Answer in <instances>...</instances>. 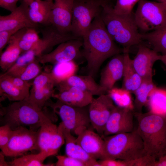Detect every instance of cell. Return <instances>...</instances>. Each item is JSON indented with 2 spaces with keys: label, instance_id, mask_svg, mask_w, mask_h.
<instances>
[{
  "label": "cell",
  "instance_id": "obj_44",
  "mask_svg": "<svg viewBox=\"0 0 166 166\" xmlns=\"http://www.w3.org/2000/svg\"><path fill=\"white\" fill-rule=\"evenodd\" d=\"M20 0H0V7L11 12L18 7L17 2Z\"/></svg>",
  "mask_w": 166,
  "mask_h": 166
},
{
  "label": "cell",
  "instance_id": "obj_27",
  "mask_svg": "<svg viewBox=\"0 0 166 166\" xmlns=\"http://www.w3.org/2000/svg\"><path fill=\"white\" fill-rule=\"evenodd\" d=\"M142 41H146L152 49L161 55H166V26L148 33H140Z\"/></svg>",
  "mask_w": 166,
  "mask_h": 166
},
{
  "label": "cell",
  "instance_id": "obj_39",
  "mask_svg": "<svg viewBox=\"0 0 166 166\" xmlns=\"http://www.w3.org/2000/svg\"><path fill=\"white\" fill-rule=\"evenodd\" d=\"M56 157V166H86L83 162L67 156L57 155Z\"/></svg>",
  "mask_w": 166,
  "mask_h": 166
},
{
  "label": "cell",
  "instance_id": "obj_47",
  "mask_svg": "<svg viewBox=\"0 0 166 166\" xmlns=\"http://www.w3.org/2000/svg\"><path fill=\"white\" fill-rule=\"evenodd\" d=\"M160 61L163 62L166 67V55H161Z\"/></svg>",
  "mask_w": 166,
  "mask_h": 166
},
{
  "label": "cell",
  "instance_id": "obj_34",
  "mask_svg": "<svg viewBox=\"0 0 166 166\" xmlns=\"http://www.w3.org/2000/svg\"><path fill=\"white\" fill-rule=\"evenodd\" d=\"M19 38L18 45L23 53L34 49L40 42V38L34 28H28L23 29Z\"/></svg>",
  "mask_w": 166,
  "mask_h": 166
},
{
  "label": "cell",
  "instance_id": "obj_46",
  "mask_svg": "<svg viewBox=\"0 0 166 166\" xmlns=\"http://www.w3.org/2000/svg\"><path fill=\"white\" fill-rule=\"evenodd\" d=\"M0 166H9L8 162H6L5 161L4 159V156L5 155L2 152L0 153Z\"/></svg>",
  "mask_w": 166,
  "mask_h": 166
},
{
  "label": "cell",
  "instance_id": "obj_25",
  "mask_svg": "<svg viewBox=\"0 0 166 166\" xmlns=\"http://www.w3.org/2000/svg\"><path fill=\"white\" fill-rule=\"evenodd\" d=\"M21 31V30H19L12 36L8 43V45L0 54V66L4 73L14 64L22 53L18 45Z\"/></svg>",
  "mask_w": 166,
  "mask_h": 166
},
{
  "label": "cell",
  "instance_id": "obj_29",
  "mask_svg": "<svg viewBox=\"0 0 166 166\" xmlns=\"http://www.w3.org/2000/svg\"><path fill=\"white\" fill-rule=\"evenodd\" d=\"M156 87L152 79H142L141 84L133 93L135 96L134 107L139 112L147 105L150 93Z\"/></svg>",
  "mask_w": 166,
  "mask_h": 166
},
{
  "label": "cell",
  "instance_id": "obj_2",
  "mask_svg": "<svg viewBox=\"0 0 166 166\" xmlns=\"http://www.w3.org/2000/svg\"><path fill=\"white\" fill-rule=\"evenodd\" d=\"M101 6V17L113 39L123 47V53L129 52L131 46L141 43L140 33L133 11L117 14L113 12V7L105 4Z\"/></svg>",
  "mask_w": 166,
  "mask_h": 166
},
{
  "label": "cell",
  "instance_id": "obj_36",
  "mask_svg": "<svg viewBox=\"0 0 166 166\" xmlns=\"http://www.w3.org/2000/svg\"><path fill=\"white\" fill-rule=\"evenodd\" d=\"M39 63L36 59L14 76L28 81L34 79L41 72Z\"/></svg>",
  "mask_w": 166,
  "mask_h": 166
},
{
  "label": "cell",
  "instance_id": "obj_16",
  "mask_svg": "<svg viewBox=\"0 0 166 166\" xmlns=\"http://www.w3.org/2000/svg\"><path fill=\"white\" fill-rule=\"evenodd\" d=\"M75 1L55 0L54 2L50 14V24L62 34H71L73 11Z\"/></svg>",
  "mask_w": 166,
  "mask_h": 166
},
{
  "label": "cell",
  "instance_id": "obj_8",
  "mask_svg": "<svg viewBox=\"0 0 166 166\" xmlns=\"http://www.w3.org/2000/svg\"><path fill=\"white\" fill-rule=\"evenodd\" d=\"M38 133V130H34L23 127L13 130L8 142L1 149L2 152L5 156L17 157L27 154L29 152L39 151Z\"/></svg>",
  "mask_w": 166,
  "mask_h": 166
},
{
  "label": "cell",
  "instance_id": "obj_7",
  "mask_svg": "<svg viewBox=\"0 0 166 166\" xmlns=\"http://www.w3.org/2000/svg\"><path fill=\"white\" fill-rule=\"evenodd\" d=\"M49 101L45 106H49L57 114L65 127L72 134L79 128H89L91 125L89 113L88 105L83 107L71 106L57 100L53 102Z\"/></svg>",
  "mask_w": 166,
  "mask_h": 166
},
{
  "label": "cell",
  "instance_id": "obj_26",
  "mask_svg": "<svg viewBox=\"0 0 166 166\" xmlns=\"http://www.w3.org/2000/svg\"><path fill=\"white\" fill-rule=\"evenodd\" d=\"M123 53L124 56V67L121 88L133 93L141 84L142 79L134 68L129 52Z\"/></svg>",
  "mask_w": 166,
  "mask_h": 166
},
{
  "label": "cell",
  "instance_id": "obj_21",
  "mask_svg": "<svg viewBox=\"0 0 166 166\" xmlns=\"http://www.w3.org/2000/svg\"><path fill=\"white\" fill-rule=\"evenodd\" d=\"M59 125L61 128L65 139L66 156L83 162L86 166H100L97 160L89 155L76 143V137L65 127L61 122Z\"/></svg>",
  "mask_w": 166,
  "mask_h": 166
},
{
  "label": "cell",
  "instance_id": "obj_45",
  "mask_svg": "<svg viewBox=\"0 0 166 166\" xmlns=\"http://www.w3.org/2000/svg\"><path fill=\"white\" fill-rule=\"evenodd\" d=\"M154 166H166V154L156 160Z\"/></svg>",
  "mask_w": 166,
  "mask_h": 166
},
{
  "label": "cell",
  "instance_id": "obj_19",
  "mask_svg": "<svg viewBox=\"0 0 166 166\" xmlns=\"http://www.w3.org/2000/svg\"><path fill=\"white\" fill-rule=\"evenodd\" d=\"M41 26V25H40ZM39 26L42 37L41 40L33 49L36 57L45 53V51L50 50L56 45L74 39L78 38L71 34H65L60 32L51 24ZM80 39V38H79Z\"/></svg>",
  "mask_w": 166,
  "mask_h": 166
},
{
  "label": "cell",
  "instance_id": "obj_41",
  "mask_svg": "<svg viewBox=\"0 0 166 166\" xmlns=\"http://www.w3.org/2000/svg\"><path fill=\"white\" fill-rule=\"evenodd\" d=\"M13 130L7 124L2 125L0 127V148L4 147L8 142Z\"/></svg>",
  "mask_w": 166,
  "mask_h": 166
},
{
  "label": "cell",
  "instance_id": "obj_32",
  "mask_svg": "<svg viewBox=\"0 0 166 166\" xmlns=\"http://www.w3.org/2000/svg\"><path fill=\"white\" fill-rule=\"evenodd\" d=\"M106 93L116 106L132 110L134 109L132 93L129 91L122 88L114 87L108 91Z\"/></svg>",
  "mask_w": 166,
  "mask_h": 166
},
{
  "label": "cell",
  "instance_id": "obj_4",
  "mask_svg": "<svg viewBox=\"0 0 166 166\" xmlns=\"http://www.w3.org/2000/svg\"><path fill=\"white\" fill-rule=\"evenodd\" d=\"M100 160H133L147 155L143 141L136 129L129 132L105 136Z\"/></svg>",
  "mask_w": 166,
  "mask_h": 166
},
{
  "label": "cell",
  "instance_id": "obj_43",
  "mask_svg": "<svg viewBox=\"0 0 166 166\" xmlns=\"http://www.w3.org/2000/svg\"><path fill=\"white\" fill-rule=\"evenodd\" d=\"M98 162L100 166H127L126 161L119 160H100Z\"/></svg>",
  "mask_w": 166,
  "mask_h": 166
},
{
  "label": "cell",
  "instance_id": "obj_17",
  "mask_svg": "<svg viewBox=\"0 0 166 166\" xmlns=\"http://www.w3.org/2000/svg\"><path fill=\"white\" fill-rule=\"evenodd\" d=\"M161 57V54L140 43L135 57L132 59V63L142 79H152L154 64L160 61Z\"/></svg>",
  "mask_w": 166,
  "mask_h": 166
},
{
  "label": "cell",
  "instance_id": "obj_3",
  "mask_svg": "<svg viewBox=\"0 0 166 166\" xmlns=\"http://www.w3.org/2000/svg\"><path fill=\"white\" fill-rule=\"evenodd\" d=\"M135 115L138 121L136 129L146 153L157 160L166 154V116L149 111Z\"/></svg>",
  "mask_w": 166,
  "mask_h": 166
},
{
  "label": "cell",
  "instance_id": "obj_31",
  "mask_svg": "<svg viewBox=\"0 0 166 166\" xmlns=\"http://www.w3.org/2000/svg\"><path fill=\"white\" fill-rule=\"evenodd\" d=\"M0 94L3 99L6 98L14 101H22L28 97L2 74L0 76Z\"/></svg>",
  "mask_w": 166,
  "mask_h": 166
},
{
  "label": "cell",
  "instance_id": "obj_11",
  "mask_svg": "<svg viewBox=\"0 0 166 166\" xmlns=\"http://www.w3.org/2000/svg\"><path fill=\"white\" fill-rule=\"evenodd\" d=\"M32 86L26 99L37 108L42 110L55 93L57 84L51 72H43L34 79Z\"/></svg>",
  "mask_w": 166,
  "mask_h": 166
},
{
  "label": "cell",
  "instance_id": "obj_33",
  "mask_svg": "<svg viewBox=\"0 0 166 166\" xmlns=\"http://www.w3.org/2000/svg\"><path fill=\"white\" fill-rule=\"evenodd\" d=\"M77 69V65L73 61L54 64L51 72L57 85L75 74Z\"/></svg>",
  "mask_w": 166,
  "mask_h": 166
},
{
  "label": "cell",
  "instance_id": "obj_50",
  "mask_svg": "<svg viewBox=\"0 0 166 166\" xmlns=\"http://www.w3.org/2000/svg\"><path fill=\"white\" fill-rule=\"evenodd\" d=\"M47 1H48L52 3H53L54 2H53V0H45Z\"/></svg>",
  "mask_w": 166,
  "mask_h": 166
},
{
  "label": "cell",
  "instance_id": "obj_9",
  "mask_svg": "<svg viewBox=\"0 0 166 166\" xmlns=\"http://www.w3.org/2000/svg\"><path fill=\"white\" fill-rule=\"evenodd\" d=\"M51 117L47 112L43 116L38 138L40 152H46L49 156L57 155L65 143L61 129L53 123Z\"/></svg>",
  "mask_w": 166,
  "mask_h": 166
},
{
  "label": "cell",
  "instance_id": "obj_49",
  "mask_svg": "<svg viewBox=\"0 0 166 166\" xmlns=\"http://www.w3.org/2000/svg\"><path fill=\"white\" fill-rule=\"evenodd\" d=\"M29 6L34 0H23Z\"/></svg>",
  "mask_w": 166,
  "mask_h": 166
},
{
  "label": "cell",
  "instance_id": "obj_30",
  "mask_svg": "<svg viewBox=\"0 0 166 166\" xmlns=\"http://www.w3.org/2000/svg\"><path fill=\"white\" fill-rule=\"evenodd\" d=\"M48 153L39 152L38 153L26 154L15 158L13 160L8 162L11 166H54V164H45V159L49 156Z\"/></svg>",
  "mask_w": 166,
  "mask_h": 166
},
{
  "label": "cell",
  "instance_id": "obj_13",
  "mask_svg": "<svg viewBox=\"0 0 166 166\" xmlns=\"http://www.w3.org/2000/svg\"><path fill=\"white\" fill-rule=\"evenodd\" d=\"M115 106L107 93L93 98L88 105L91 125L101 136L103 135L105 124Z\"/></svg>",
  "mask_w": 166,
  "mask_h": 166
},
{
  "label": "cell",
  "instance_id": "obj_40",
  "mask_svg": "<svg viewBox=\"0 0 166 166\" xmlns=\"http://www.w3.org/2000/svg\"><path fill=\"white\" fill-rule=\"evenodd\" d=\"M156 160L152 156L147 155L134 160L126 161L128 166H154Z\"/></svg>",
  "mask_w": 166,
  "mask_h": 166
},
{
  "label": "cell",
  "instance_id": "obj_28",
  "mask_svg": "<svg viewBox=\"0 0 166 166\" xmlns=\"http://www.w3.org/2000/svg\"><path fill=\"white\" fill-rule=\"evenodd\" d=\"M147 105L149 112L166 116V90L156 87L150 93Z\"/></svg>",
  "mask_w": 166,
  "mask_h": 166
},
{
  "label": "cell",
  "instance_id": "obj_38",
  "mask_svg": "<svg viewBox=\"0 0 166 166\" xmlns=\"http://www.w3.org/2000/svg\"><path fill=\"white\" fill-rule=\"evenodd\" d=\"M2 74L28 97L30 93V89L32 85V83H30L28 81H24L17 77L4 73Z\"/></svg>",
  "mask_w": 166,
  "mask_h": 166
},
{
  "label": "cell",
  "instance_id": "obj_14",
  "mask_svg": "<svg viewBox=\"0 0 166 166\" xmlns=\"http://www.w3.org/2000/svg\"><path fill=\"white\" fill-rule=\"evenodd\" d=\"M134 116L133 110L116 105L105 124L103 136L133 131Z\"/></svg>",
  "mask_w": 166,
  "mask_h": 166
},
{
  "label": "cell",
  "instance_id": "obj_12",
  "mask_svg": "<svg viewBox=\"0 0 166 166\" xmlns=\"http://www.w3.org/2000/svg\"><path fill=\"white\" fill-rule=\"evenodd\" d=\"M83 45L82 39H74L59 44L54 49L42 54L36 59L40 63L56 64L74 60L82 56L81 49Z\"/></svg>",
  "mask_w": 166,
  "mask_h": 166
},
{
  "label": "cell",
  "instance_id": "obj_37",
  "mask_svg": "<svg viewBox=\"0 0 166 166\" xmlns=\"http://www.w3.org/2000/svg\"><path fill=\"white\" fill-rule=\"evenodd\" d=\"M140 0H117L113 8V12L119 14H126L131 12L133 8Z\"/></svg>",
  "mask_w": 166,
  "mask_h": 166
},
{
  "label": "cell",
  "instance_id": "obj_6",
  "mask_svg": "<svg viewBox=\"0 0 166 166\" xmlns=\"http://www.w3.org/2000/svg\"><path fill=\"white\" fill-rule=\"evenodd\" d=\"M134 14L138 29L144 32L166 26V10L161 3L140 0Z\"/></svg>",
  "mask_w": 166,
  "mask_h": 166
},
{
  "label": "cell",
  "instance_id": "obj_15",
  "mask_svg": "<svg viewBox=\"0 0 166 166\" xmlns=\"http://www.w3.org/2000/svg\"><path fill=\"white\" fill-rule=\"evenodd\" d=\"M29 5L22 0L20 5L10 13L0 16V31L14 30L33 28H39L40 25L35 23L31 19L29 14Z\"/></svg>",
  "mask_w": 166,
  "mask_h": 166
},
{
  "label": "cell",
  "instance_id": "obj_1",
  "mask_svg": "<svg viewBox=\"0 0 166 166\" xmlns=\"http://www.w3.org/2000/svg\"><path fill=\"white\" fill-rule=\"evenodd\" d=\"M82 40V56L87 62L88 74L93 77L106 60L123 52L108 33L100 14L93 20Z\"/></svg>",
  "mask_w": 166,
  "mask_h": 166
},
{
  "label": "cell",
  "instance_id": "obj_5",
  "mask_svg": "<svg viewBox=\"0 0 166 166\" xmlns=\"http://www.w3.org/2000/svg\"><path fill=\"white\" fill-rule=\"evenodd\" d=\"M46 111L45 107L42 110L38 109L26 99L14 101L6 107H1L0 123L2 125H8L12 130L29 127L30 129L37 131Z\"/></svg>",
  "mask_w": 166,
  "mask_h": 166
},
{
  "label": "cell",
  "instance_id": "obj_23",
  "mask_svg": "<svg viewBox=\"0 0 166 166\" xmlns=\"http://www.w3.org/2000/svg\"><path fill=\"white\" fill-rule=\"evenodd\" d=\"M58 89L67 87H74L89 93L93 96H99L106 94V92L95 81L92 76L73 75L57 85Z\"/></svg>",
  "mask_w": 166,
  "mask_h": 166
},
{
  "label": "cell",
  "instance_id": "obj_10",
  "mask_svg": "<svg viewBox=\"0 0 166 166\" xmlns=\"http://www.w3.org/2000/svg\"><path fill=\"white\" fill-rule=\"evenodd\" d=\"M99 6L92 2H76L73 11L71 33L82 39L94 19L101 13Z\"/></svg>",
  "mask_w": 166,
  "mask_h": 166
},
{
  "label": "cell",
  "instance_id": "obj_48",
  "mask_svg": "<svg viewBox=\"0 0 166 166\" xmlns=\"http://www.w3.org/2000/svg\"><path fill=\"white\" fill-rule=\"evenodd\" d=\"M158 2L162 3L164 6L166 10V0H156Z\"/></svg>",
  "mask_w": 166,
  "mask_h": 166
},
{
  "label": "cell",
  "instance_id": "obj_42",
  "mask_svg": "<svg viewBox=\"0 0 166 166\" xmlns=\"http://www.w3.org/2000/svg\"><path fill=\"white\" fill-rule=\"evenodd\" d=\"M17 31L14 30H4L0 31V53L8 43L12 36Z\"/></svg>",
  "mask_w": 166,
  "mask_h": 166
},
{
  "label": "cell",
  "instance_id": "obj_20",
  "mask_svg": "<svg viewBox=\"0 0 166 166\" xmlns=\"http://www.w3.org/2000/svg\"><path fill=\"white\" fill-rule=\"evenodd\" d=\"M124 67V54L113 56L102 69L99 84L107 92L123 77Z\"/></svg>",
  "mask_w": 166,
  "mask_h": 166
},
{
  "label": "cell",
  "instance_id": "obj_18",
  "mask_svg": "<svg viewBox=\"0 0 166 166\" xmlns=\"http://www.w3.org/2000/svg\"><path fill=\"white\" fill-rule=\"evenodd\" d=\"M76 142L92 157L100 159L102 152L104 140L102 136L90 128L82 127L77 129Z\"/></svg>",
  "mask_w": 166,
  "mask_h": 166
},
{
  "label": "cell",
  "instance_id": "obj_24",
  "mask_svg": "<svg viewBox=\"0 0 166 166\" xmlns=\"http://www.w3.org/2000/svg\"><path fill=\"white\" fill-rule=\"evenodd\" d=\"M53 5V3L45 0H34L29 6V14L32 21L41 26L50 24Z\"/></svg>",
  "mask_w": 166,
  "mask_h": 166
},
{
  "label": "cell",
  "instance_id": "obj_22",
  "mask_svg": "<svg viewBox=\"0 0 166 166\" xmlns=\"http://www.w3.org/2000/svg\"><path fill=\"white\" fill-rule=\"evenodd\" d=\"M53 97L69 105L77 107L87 106L91 103L93 95L89 92L74 87H67L58 89Z\"/></svg>",
  "mask_w": 166,
  "mask_h": 166
},
{
  "label": "cell",
  "instance_id": "obj_35",
  "mask_svg": "<svg viewBox=\"0 0 166 166\" xmlns=\"http://www.w3.org/2000/svg\"><path fill=\"white\" fill-rule=\"evenodd\" d=\"M36 58L35 53L33 49L23 53L19 56L14 64L4 73L14 76L35 60Z\"/></svg>",
  "mask_w": 166,
  "mask_h": 166
}]
</instances>
